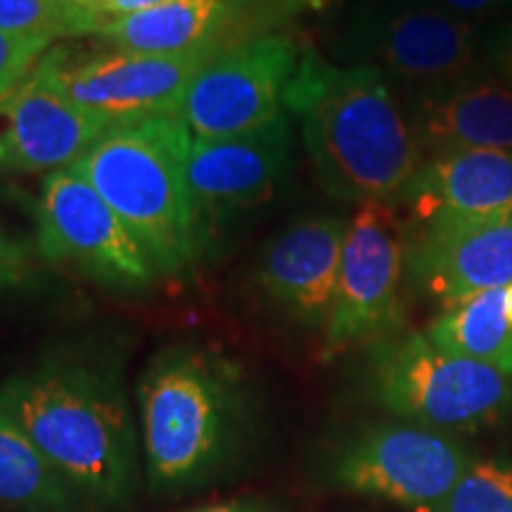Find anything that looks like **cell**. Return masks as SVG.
<instances>
[{
  "label": "cell",
  "instance_id": "cell-22",
  "mask_svg": "<svg viewBox=\"0 0 512 512\" xmlns=\"http://www.w3.org/2000/svg\"><path fill=\"white\" fill-rule=\"evenodd\" d=\"M439 512H512V467L501 463L470 465Z\"/></svg>",
  "mask_w": 512,
  "mask_h": 512
},
{
  "label": "cell",
  "instance_id": "cell-25",
  "mask_svg": "<svg viewBox=\"0 0 512 512\" xmlns=\"http://www.w3.org/2000/svg\"><path fill=\"white\" fill-rule=\"evenodd\" d=\"M434 3H439L441 8L453 12L456 17L467 19V22L484 24L501 15L508 0H434Z\"/></svg>",
  "mask_w": 512,
  "mask_h": 512
},
{
  "label": "cell",
  "instance_id": "cell-31",
  "mask_svg": "<svg viewBox=\"0 0 512 512\" xmlns=\"http://www.w3.org/2000/svg\"><path fill=\"white\" fill-rule=\"evenodd\" d=\"M505 311H508V318L512 323V285L505 287Z\"/></svg>",
  "mask_w": 512,
  "mask_h": 512
},
{
  "label": "cell",
  "instance_id": "cell-8",
  "mask_svg": "<svg viewBox=\"0 0 512 512\" xmlns=\"http://www.w3.org/2000/svg\"><path fill=\"white\" fill-rule=\"evenodd\" d=\"M38 252L50 264H67L107 287L147 290L157 268L117 211L72 166L43 181L36 204Z\"/></svg>",
  "mask_w": 512,
  "mask_h": 512
},
{
  "label": "cell",
  "instance_id": "cell-5",
  "mask_svg": "<svg viewBox=\"0 0 512 512\" xmlns=\"http://www.w3.org/2000/svg\"><path fill=\"white\" fill-rule=\"evenodd\" d=\"M508 377L489 363L446 354L422 332L370 344L375 399L425 427L475 432L494 425L512 406Z\"/></svg>",
  "mask_w": 512,
  "mask_h": 512
},
{
  "label": "cell",
  "instance_id": "cell-29",
  "mask_svg": "<svg viewBox=\"0 0 512 512\" xmlns=\"http://www.w3.org/2000/svg\"><path fill=\"white\" fill-rule=\"evenodd\" d=\"M74 3H79V5H83V8L98 12V15L105 17V12H107V8H110L112 0H74Z\"/></svg>",
  "mask_w": 512,
  "mask_h": 512
},
{
  "label": "cell",
  "instance_id": "cell-13",
  "mask_svg": "<svg viewBox=\"0 0 512 512\" xmlns=\"http://www.w3.org/2000/svg\"><path fill=\"white\" fill-rule=\"evenodd\" d=\"M292 128L285 112L228 138H192L188 183L197 214L226 216L266 202L290 166Z\"/></svg>",
  "mask_w": 512,
  "mask_h": 512
},
{
  "label": "cell",
  "instance_id": "cell-9",
  "mask_svg": "<svg viewBox=\"0 0 512 512\" xmlns=\"http://www.w3.org/2000/svg\"><path fill=\"white\" fill-rule=\"evenodd\" d=\"M223 53L226 50L178 55L112 50L83 55L74 48L57 46L41 57V64L74 105L119 124L181 112L192 81Z\"/></svg>",
  "mask_w": 512,
  "mask_h": 512
},
{
  "label": "cell",
  "instance_id": "cell-12",
  "mask_svg": "<svg viewBox=\"0 0 512 512\" xmlns=\"http://www.w3.org/2000/svg\"><path fill=\"white\" fill-rule=\"evenodd\" d=\"M110 126L74 105L38 60L27 79L0 95V174L67 169Z\"/></svg>",
  "mask_w": 512,
  "mask_h": 512
},
{
  "label": "cell",
  "instance_id": "cell-24",
  "mask_svg": "<svg viewBox=\"0 0 512 512\" xmlns=\"http://www.w3.org/2000/svg\"><path fill=\"white\" fill-rule=\"evenodd\" d=\"M482 64L491 69L505 86L512 88V17L503 19L489 34H484Z\"/></svg>",
  "mask_w": 512,
  "mask_h": 512
},
{
  "label": "cell",
  "instance_id": "cell-7",
  "mask_svg": "<svg viewBox=\"0 0 512 512\" xmlns=\"http://www.w3.org/2000/svg\"><path fill=\"white\" fill-rule=\"evenodd\" d=\"M406 240L408 228L392 204H358L344 235L337 290L325 323V356L375 344L401 328Z\"/></svg>",
  "mask_w": 512,
  "mask_h": 512
},
{
  "label": "cell",
  "instance_id": "cell-1",
  "mask_svg": "<svg viewBox=\"0 0 512 512\" xmlns=\"http://www.w3.org/2000/svg\"><path fill=\"white\" fill-rule=\"evenodd\" d=\"M0 408L91 508L136 498L143 467L117 370L86 356L46 358L0 384Z\"/></svg>",
  "mask_w": 512,
  "mask_h": 512
},
{
  "label": "cell",
  "instance_id": "cell-27",
  "mask_svg": "<svg viewBox=\"0 0 512 512\" xmlns=\"http://www.w3.org/2000/svg\"><path fill=\"white\" fill-rule=\"evenodd\" d=\"M188 512H278V508H273L266 501H259V498H233V501L200 505V508Z\"/></svg>",
  "mask_w": 512,
  "mask_h": 512
},
{
  "label": "cell",
  "instance_id": "cell-23",
  "mask_svg": "<svg viewBox=\"0 0 512 512\" xmlns=\"http://www.w3.org/2000/svg\"><path fill=\"white\" fill-rule=\"evenodd\" d=\"M53 41L31 36L0 34V95H5L27 79L38 60L48 53Z\"/></svg>",
  "mask_w": 512,
  "mask_h": 512
},
{
  "label": "cell",
  "instance_id": "cell-21",
  "mask_svg": "<svg viewBox=\"0 0 512 512\" xmlns=\"http://www.w3.org/2000/svg\"><path fill=\"white\" fill-rule=\"evenodd\" d=\"M102 22L98 12L74 0H0V34L31 38L93 36Z\"/></svg>",
  "mask_w": 512,
  "mask_h": 512
},
{
  "label": "cell",
  "instance_id": "cell-20",
  "mask_svg": "<svg viewBox=\"0 0 512 512\" xmlns=\"http://www.w3.org/2000/svg\"><path fill=\"white\" fill-rule=\"evenodd\" d=\"M505 287L465 294L446 304L425 335L446 354L489 363L512 377V323L505 311Z\"/></svg>",
  "mask_w": 512,
  "mask_h": 512
},
{
  "label": "cell",
  "instance_id": "cell-32",
  "mask_svg": "<svg viewBox=\"0 0 512 512\" xmlns=\"http://www.w3.org/2000/svg\"><path fill=\"white\" fill-rule=\"evenodd\" d=\"M510 3H512V0H510Z\"/></svg>",
  "mask_w": 512,
  "mask_h": 512
},
{
  "label": "cell",
  "instance_id": "cell-14",
  "mask_svg": "<svg viewBox=\"0 0 512 512\" xmlns=\"http://www.w3.org/2000/svg\"><path fill=\"white\" fill-rule=\"evenodd\" d=\"M415 283L451 304L465 294L512 285V219L503 223H415L406 240Z\"/></svg>",
  "mask_w": 512,
  "mask_h": 512
},
{
  "label": "cell",
  "instance_id": "cell-18",
  "mask_svg": "<svg viewBox=\"0 0 512 512\" xmlns=\"http://www.w3.org/2000/svg\"><path fill=\"white\" fill-rule=\"evenodd\" d=\"M249 0H166L131 15L102 17L93 36L117 50L145 55H178L192 50H230L240 34Z\"/></svg>",
  "mask_w": 512,
  "mask_h": 512
},
{
  "label": "cell",
  "instance_id": "cell-2",
  "mask_svg": "<svg viewBox=\"0 0 512 512\" xmlns=\"http://www.w3.org/2000/svg\"><path fill=\"white\" fill-rule=\"evenodd\" d=\"M325 192L344 202L401 200L425 164L408 114L380 69L306 55L285 100Z\"/></svg>",
  "mask_w": 512,
  "mask_h": 512
},
{
  "label": "cell",
  "instance_id": "cell-19",
  "mask_svg": "<svg viewBox=\"0 0 512 512\" xmlns=\"http://www.w3.org/2000/svg\"><path fill=\"white\" fill-rule=\"evenodd\" d=\"M0 508L8 512H83L91 508L3 408Z\"/></svg>",
  "mask_w": 512,
  "mask_h": 512
},
{
  "label": "cell",
  "instance_id": "cell-30",
  "mask_svg": "<svg viewBox=\"0 0 512 512\" xmlns=\"http://www.w3.org/2000/svg\"><path fill=\"white\" fill-rule=\"evenodd\" d=\"M287 5H294V8H311V10H323L325 5H330L332 0H285Z\"/></svg>",
  "mask_w": 512,
  "mask_h": 512
},
{
  "label": "cell",
  "instance_id": "cell-10",
  "mask_svg": "<svg viewBox=\"0 0 512 512\" xmlns=\"http://www.w3.org/2000/svg\"><path fill=\"white\" fill-rule=\"evenodd\" d=\"M302 60V50L290 36L242 41L197 74L178 114L192 138L254 131L285 112L287 91Z\"/></svg>",
  "mask_w": 512,
  "mask_h": 512
},
{
  "label": "cell",
  "instance_id": "cell-15",
  "mask_svg": "<svg viewBox=\"0 0 512 512\" xmlns=\"http://www.w3.org/2000/svg\"><path fill=\"white\" fill-rule=\"evenodd\" d=\"M406 114L425 159L453 150L512 152V88L484 64L413 91Z\"/></svg>",
  "mask_w": 512,
  "mask_h": 512
},
{
  "label": "cell",
  "instance_id": "cell-6",
  "mask_svg": "<svg viewBox=\"0 0 512 512\" xmlns=\"http://www.w3.org/2000/svg\"><path fill=\"white\" fill-rule=\"evenodd\" d=\"M344 53L418 91L482 67L484 31L434 0H363L347 24Z\"/></svg>",
  "mask_w": 512,
  "mask_h": 512
},
{
  "label": "cell",
  "instance_id": "cell-16",
  "mask_svg": "<svg viewBox=\"0 0 512 512\" xmlns=\"http://www.w3.org/2000/svg\"><path fill=\"white\" fill-rule=\"evenodd\" d=\"M415 223H503L512 219V152L453 150L427 157L403 192Z\"/></svg>",
  "mask_w": 512,
  "mask_h": 512
},
{
  "label": "cell",
  "instance_id": "cell-11",
  "mask_svg": "<svg viewBox=\"0 0 512 512\" xmlns=\"http://www.w3.org/2000/svg\"><path fill=\"white\" fill-rule=\"evenodd\" d=\"M465 470L463 451L451 439L425 427L380 425L337 453L332 477L351 494L439 512Z\"/></svg>",
  "mask_w": 512,
  "mask_h": 512
},
{
  "label": "cell",
  "instance_id": "cell-3",
  "mask_svg": "<svg viewBox=\"0 0 512 512\" xmlns=\"http://www.w3.org/2000/svg\"><path fill=\"white\" fill-rule=\"evenodd\" d=\"M140 446L155 496H183L226 477L247 434L242 370L219 351L171 347L138 384Z\"/></svg>",
  "mask_w": 512,
  "mask_h": 512
},
{
  "label": "cell",
  "instance_id": "cell-28",
  "mask_svg": "<svg viewBox=\"0 0 512 512\" xmlns=\"http://www.w3.org/2000/svg\"><path fill=\"white\" fill-rule=\"evenodd\" d=\"M166 0H112L110 8H107L105 17H117V15H131V12H140L147 8H155Z\"/></svg>",
  "mask_w": 512,
  "mask_h": 512
},
{
  "label": "cell",
  "instance_id": "cell-4",
  "mask_svg": "<svg viewBox=\"0 0 512 512\" xmlns=\"http://www.w3.org/2000/svg\"><path fill=\"white\" fill-rule=\"evenodd\" d=\"M190 145L181 114H159L112 124L72 164L117 211L159 273H181L200 254Z\"/></svg>",
  "mask_w": 512,
  "mask_h": 512
},
{
  "label": "cell",
  "instance_id": "cell-26",
  "mask_svg": "<svg viewBox=\"0 0 512 512\" xmlns=\"http://www.w3.org/2000/svg\"><path fill=\"white\" fill-rule=\"evenodd\" d=\"M27 273V259L17 245L0 233V285H15Z\"/></svg>",
  "mask_w": 512,
  "mask_h": 512
},
{
  "label": "cell",
  "instance_id": "cell-17",
  "mask_svg": "<svg viewBox=\"0 0 512 512\" xmlns=\"http://www.w3.org/2000/svg\"><path fill=\"white\" fill-rule=\"evenodd\" d=\"M347 226L337 216H311L287 228L261 259V290L290 316L325 328Z\"/></svg>",
  "mask_w": 512,
  "mask_h": 512
}]
</instances>
